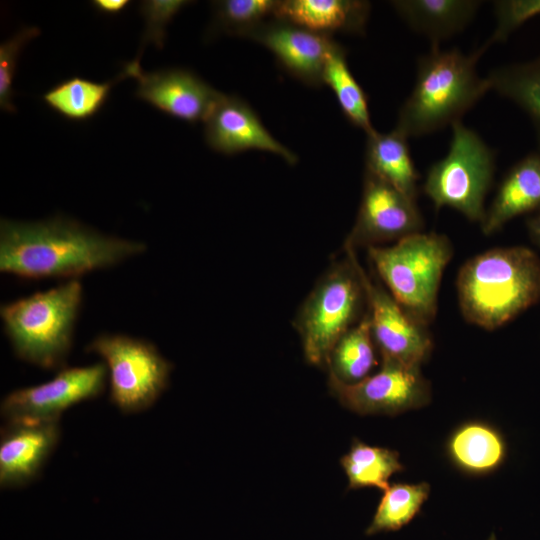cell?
<instances>
[{
    "label": "cell",
    "mask_w": 540,
    "mask_h": 540,
    "mask_svg": "<svg viewBox=\"0 0 540 540\" xmlns=\"http://www.w3.org/2000/svg\"><path fill=\"white\" fill-rule=\"evenodd\" d=\"M429 494V485L394 484L389 486L379 503L366 534L397 530L407 524L418 512Z\"/></svg>",
    "instance_id": "27"
},
{
    "label": "cell",
    "mask_w": 540,
    "mask_h": 540,
    "mask_svg": "<svg viewBox=\"0 0 540 540\" xmlns=\"http://www.w3.org/2000/svg\"><path fill=\"white\" fill-rule=\"evenodd\" d=\"M344 250L346 257L318 280L293 322L305 358L314 365H326L332 348L354 326L366 301L363 268L354 249Z\"/></svg>",
    "instance_id": "6"
},
{
    "label": "cell",
    "mask_w": 540,
    "mask_h": 540,
    "mask_svg": "<svg viewBox=\"0 0 540 540\" xmlns=\"http://www.w3.org/2000/svg\"><path fill=\"white\" fill-rule=\"evenodd\" d=\"M449 452L457 465L470 472H488L504 457V444L499 434L481 423L459 428L449 442Z\"/></svg>",
    "instance_id": "24"
},
{
    "label": "cell",
    "mask_w": 540,
    "mask_h": 540,
    "mask_svg": "<svg viewBox=\"0 0 540 540\" xmlns=\"http://www.w3.org/2000/svg\"><path fill=\"white\" fill-rule=\"evenodd\" d=\"M486 78L491 90L528 116L540 154V55L493 68Z\"/></svg>",
    "instance_id": "21"
},
{
    "label": "cell",
    "mask_w": 540,
    "mask_h": 540,
    "mask_svg": "<svg viewBox=\"0 0 540 540\" xmlns=\"http://www.w3.org/2000/svg\"><path fill=\"white\" fill-rule=\"evenodd\" d=\"M480 0H395L390 4L411 30L439 46L475 18Z\"/></svg>",
    "instance_id": "19"
},
{
    "label": "cell",
    "mask_w": 540,
    "mask_h": 540,
    "mask_svg": "<svg viewBox=\"0 0 540 540\" xmlns=\"http://www.w3.org/2000/svg\"><path fill=\"white\" fill-rule=\"evenodd\" d=\"M190 3L192 2L185 0H145L140 3L139 9L145 26L140 43L141 48L134 61L140 62L141 54L149 44H153L159 50L163 49L168 24Z\"/></svg>",
    "instance_id": "29"
},
{
    "label": "cell",
    "mask_w": 540,
    "mask_h": 540,
    "mask_svg": "<svg viewBox=\"0 0 540 540\" xmlns=\"http://www.w3.org/2000/svg\"><path fill=\"white\" fill-rule=\"evenodd\" d=\"M83 303L79 279L1 304L3 329L14 354L43 369L63 368Z\"/></svg>",
    "instance_id": "4"
},
{
    "label": "cell",
    "mask_w": 540,
    "mask_h": 540,
    "mask_svg": "<svg viewBox=\"0 0 540 540\" xmlns=\"http://www.w3.org/2000/svg\"><path fill=\"white\" fill-rule=\"evenodd\" d=\"M279 1L222 0L213 2V29L245 37L250 31L274 18Z\"/></svg>",
    "instance_id": "28"
},
{
    "label": "cell",
    "mask_w": 540,
    "mask_h": 540,
    "mask_svg": "<svg viewBox=\"0 0 540 540\" xmlns=\"http://www.w3.org/2000/svg\"><path fill=\"white\" fill-rule=\"evenodd\" d=\"M362 279L372 337L382 359L420 367L432 349V340L426 327L415 321L363 269Z\"/></svg>",
    "instance_id": "13"
},
{
    "label": "cell",
    "mask_w": 540,
    "mask_h": 540,
    "mask_svg": "<svg viewBox=\"0 0 540 540\" xmlns=\"http://www.w3.org/2000/svg\"><path fill=\"white\" fill-rule=\"evenodd\" d=\"M370 10V2L362 0H285L278 2L274 18L329 36L363 35Z\"/></svg>",
    "instance_id": "17"
},
{
    "label": "cell",
    "mask_w": 540,
    "mask_h": 540,
    "mask_svg": "<svg viewBox=\"0 0 540 540\" xmlns=\"http://www.w3.org/2000/svg\"><path fill=\"white\" fill-rule=\"evenodd\" d=\"M59 435V420L7 422L0 438V486L16 488L33 481L55 449Z\"/></svg>",
    "instance_id": "16"
},
{
    "label": "cell",
    "mask_w": 540,
    "mask_h": 540,
    "mask_svg": "<svg viewBox=\"0 0 540 540\" xmlns=\"http://www.w3.org/2000/svg\"><path fill=\"white\" fill-rule=\"evenodd\" d=\"M526 226L531 240L540 247V211L528 218Z\"/></svg>",
    "instance_id": "33"
},
{
    "label": "cell",
    "mask_w": 540,
    "mask_h": 540,
    "mask_svg": "<svg viewBox=\"0 0 540 540\" xmlns=\"http://www.w3.org/2000/svg\"><path fill=\"white\" fill-rule=\"evenodd\" d=\"M39 34L38 27H24L0 45V108L5 112H16L13 82L18 60L25 45Z\"/></svg>",
    "instance_id": "30"
},
{
    "label": "cell",
    "mask_w": 540,
    "mask_h": 540,
    "mask_svg": "<svg viewBox=\"0 0 540 540\" xmlns=\"http://www.w3.org/2000/svg\"><path fill=\"white\" fill-rule=\"evenodd\" d=\"M322 81L332 89L343 114L351 124L366 134L374 130L367 95L351 73L346 60V50L340 44L327 58Z\"/></svg>",
    "instance_id": "25"
},
{
    "label": "cell",
    "mask_w": 540,
    "mask_h": 540,
    "mask_svg": "<svg viewBox=\"0 0 540 540\" xmlns=\"http://www.w3.org/2000/svg\"><path fill=\"white\" fill-rule=\"evenodd\" d=\"M456 287L464 319L497 329L540 301V257L524 246L490 249L461 267Z\"/></svg>",
    "instance_id": "2"
},
{
    "label": "cell",
    "mask_w": 540,
    "mask_h": 540,
    "mask_svg": "<svg viewBox=\"0 0 540 540\" xmlns=\"http://www.w3.org/2000/svg\"><path fill=\"white\" fill-rule=\"evenodd\" d=\"M539 211L540 154L533 151L505 174L486 210L481 229L485 235H491L517 216Z\"/></svg>",
    "instance_id": "18"
},
{
    "label": "cell",
    "mask_w": 540,
    "mask_h": 540,
    "mask_svg": "<svg viewBox=\"0 0 540 540\" xmlns=\"http://www.w3.org/2000/svg\"><path fill=\"white\" fill-rule=\"evenodd\" d=\"M424 220L416 200L365 171L362 198L344 247L377 246L422 232Z\"/></svg>",
    "instance_id": "11"
},
{
    "label": "cell",
    "mask_w": 540,
    "mask_h": 540,
    "mask_svg": "<svg viewBox=\"0 0 540 540\" xmlns=\"http://www.w3.org/2000/svg\"><path fill=\"white\" fill-rule=\"evenodd\" d=\"M122 72L137 81L135 96L155 109L189 123L205 121L223 93L190 70L168 68L145 72L140 62L124 64Z\"/></svg>",
    "instance_id": "12"
},
{
    "label": "cell",
    "mask_w": 540,
    "mask_h": 540,
    "mask_svg": "<svg viewBox=\"0 0 540 540\" xmlns=\"http://www.w3.org/2000/svg\"><path fill=\"white\" fill-rule=\"evenodd\" d=\"M449 151L427 171L424 193L435 208L450 207L469 221L482 223L495 172V152L481 136L461 121L452 126Z\"/></svg>",
    "instance_id": "7"
},
{
    "label": "cell",
    "mask_w": 540,
    "mask_h": 540,
    "mask_svg": "<svg viewBox=\"0 0 540 540\" xmlns=\"http://www.w3.org/2000/svg\"><path fill=\"white\" fill-rule=\"evenodd\" d=\"M374 346L367 310L358 323L344 333L332 348L326 362L329 377L345 384H354L365 379L376 363Z\"/></svg>",
    "instance_id": "22"
},
{
    "label": "cell",
    "mask_w": 540,
    "mask_h": 540,
    "mask_svg": "<svg viewBox=\"0 0 540 540\" xmlns=\"http://www.w3.org/2000/svg\"><path fill=\"white\" fill-rule=\"evenodd\" d=\"M146 250L144 242L107 235L63 215L0 220V271L23 279H78Z\"/></svg>",
    "instance_id": "1"
},
{
    "label": "cell",
    "mask_w": 540,
    "mask_h": 540,
    "mask_svg": "<svg viewBox=\"0 0 540 540\" xmlns=\"http://www.w3.org/2000/svg\"><path fill=\"white\" fill-rule=\"evenodd\" d=\"M207 145L222 154L260 150L282 157L294 165L297 155L274 138L256 112L241 98L223 94L204 121Z\"/></svg>",
    "instance_id": "15"
},
{
    "label": "cell",
    "mask_w": 540,
    "mask_h": 540,
    "mask_svg": "<svg viewBox=\"0 0 540 540\" xmlns=\"http://www.w3.org/2000/svg\"><path fill=\"white\" fill-rule=\"evenodd\" d=\"M366 135L365 171L416 200L419 173L410 153L409 138L396 128L387 133L374 129Z\"/></svg>",
    "instance_id": "20"
},
{
    "label": "cell",
    "mask_w": 540,
    "mask_h": 540,
    "mask_svg": "<svg viewBox=\"0 0 540 540\" xmlns=\"http://www.w3.org/2000/svg\"><path fill=\"white\" fill-rule=\"evenodd\" d=\"M333 395L359 414H397L428 403L430 388L419 366L383 359L376 374L354 384L329 377Z\"/></svg>",
    "instance_id": "10"
},
{
    "label": "cell",
    "mask_w": 540,
    "mask_h": 540,
    "mask_svg": "<svg viewBox=\"0 0 540 540\" xmlns=\"http://www.w3.org/2000/svg\"><path fill=\"white\" fill-rule=\"evenodd\" d=\"M130 4L129 0H93L91 5L96 11L106 15H117Z\"/></svg>",
    "instance_id": "32"
},
{
    "label": "cell",
    "mask_w": 540,
    "mask_h": 540,
    "mask_svg": "<svg viewBox=\"0 0 540 540\" xmlns=\"http://www.w3.org/2000/svg\"><path fill=\"white\" fill-rule=\"evenodd\" d=\"M265 46L293 77L310 86L323 84L329 54L339 44L331 36L271 18L246 36Z\"/></svg>",
    "instance_id": "14"
},
{
    "label": "cell",
    "mask_w": 540,
    "mask_h": 540,
    "mask_svg": "<svg viewBox=\"0 0 540 540\" xmlns=\"http://www.w3.org/2000/svg\"><path fill=\"white\" fill-rule=\"evenodd\" d=\"M368 255L393 298L427 327L436 316L442 274L453 255L448 237L419 232L389 247L371 246Z\"/></svg>",
    "instance_id": "5"
},
{
    "label": "cell",
    "mask_w": 540,
    "mask_h": 540,
    "mask_svg": "<svg viewBox=\"0 0 540 540\" xmlns=\"http://www.w3.org/2000/svg\"><path fill=\"white\" fill-rule=\"evenodd\" d=\"M86 351L105 360L110 400L125 414L151 407L169 384L172 364L148 340L103 333L86 346Z\"/></svg>",
    "instance_id": "8"
},
{
    "label": "cell",
    "mask_w": 540,
    "mask_h": 540,
    "mask_svg": "<svg viewBox=\"0 0 540 540\" xmlns=\"http://www.w3.org/2000/svg\"><path fill=\"white\" fill-rule=\"evenodd\" d=\"M107 371L104 363L63 367L48 382L6 395L1 402V415L7 422L59 420L69 407L103 392Z\"/></svg>",
    "instance_id": "9"
},
{
    "label": "cell",
    "mask_w": 540,
    "mask_h": 540,
    "mask_svg": "<svg viewBox=\"0 0 540 540\" xmlns=\"http://www.w3.org/2000/svg\"><path fill=\"white\" fill-rule=\"evenodd\" d=\"M341 465L350 488L376 487L383 491L389 487V478L403 469L397 452L357 440L342 457Z\"/></svg>",
    "instance_id": "26"
},
{
    "label": "cell",
    "mask_w": 540,
    "mask_h": 540,
    "mask_svg": "<svg viewBox=\"0 0 540 540\" xmlns=\"http://www.w3.org/2000/svg\"><path fill=\"white\" fill-rule=\"evenodd\" d=\"M124 78L126 76L122 71L113 80L106 82L73 76L53 86L44 93L42 99L64 118L85 121L102 109L113 86Z\"/></svg>",
    "instance_id": "23"
},
{
    "label": "cell",
    "mask_w": 540,
    "mask_h": 540,
    "mask_svg": "<svg viewBox=\"0 0 540 540\" xmlns=\"http://www.w3.org/2000/svg\"><path fill=\"white\" fill-rule=\"evenodd\" d=\"M493 5L496 26L490 38L483 44L487 48L506 41L522 24L540 15V0H498Z\"/></svg>",
    "instance_id": "31"
},
{
    "label": "cell",
    "mask_w": 540,
    "mask_h": 540,
    "mask_svg": "<svg viewBox=\"0 0 540 540\" xmlns=\"http://www.w3.org/2000/svg\"><path fill=\"white\" fill-rule=\"evenodd\" d=\"M487 49L482 45L465 54L457 48L431 46L417 60L414 87L399 110L395 128L408 138L421 137L461 121L491 91L476 68Z\"/></svg>",
    "instance_id": "3"
}]
</instances>
